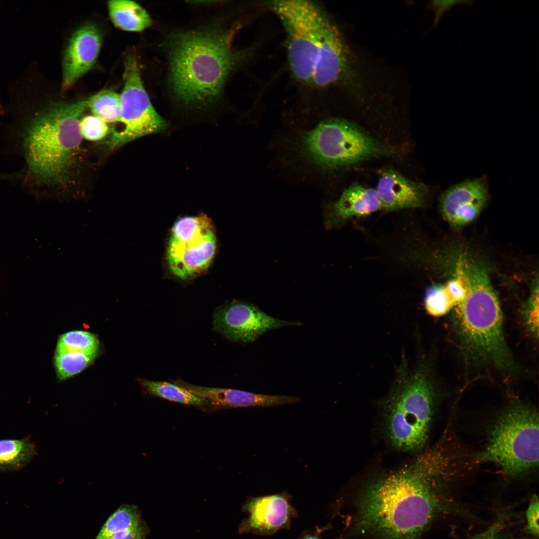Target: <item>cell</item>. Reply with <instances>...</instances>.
Returning <instances> with one entry per match:
<instances>
[{"mask_svg":"<svg viewBox=\"0 0 539 539\" xmlns=\"http://www.w3.org/2000/svg\"><path fill=\"white\" fill-rule=\"evenodd\" d=\"M470 468L461 445L442 436L411 464L372 479L354 502L351 533L376 539H420L452 510V486Z\"/></svg>","mask_w":539,"mask_h":539,"instance_id":"6da1fadb","label":"cell"},{"mask_svg":"<svg viewBox=\"0 0 539 539\" xmlns=\"http://www.w3.org/2000/svg\"><path fill=\"white\" fill-rule=\"evenodd\" d=\"M90 98L71 103L52 102L12 124L17 149L24 162L26 188L32 191L63 176L81 142L80 117Z\"/></svg>","mask_w":539,"mask_h":539,"instance_id":"7a4b0ae2","label":"cell"},{"mask_svg":"<svg viewBox=\"0 0 539 539\" xmlns=\"http://www.w3.org/2000/svg\"><path fill=\"white\" fill-rule=\"evenodd\" d=\"M233 32L219 28L183 31L171 36L170 78L173 93L185 105L202 107L220 94L239 59Z\"/></svg>","mask_w":539,"mask_h":539,"instance_id":"3957f363","label":"cell"},{"mask_svg":"<svg viewBox=\"0 0 539 539\" xmlns=\"http://www.w3.org/2000/svg\"><path fill=\"white\" fill-rule=\"evenodd\" d=\"M462 261L468 291L452 310V325L464 359L474 366L515 373L517 364L505 337L502 311L487 270L478 262Z\"/></svg>","mask_w":539,"mask_h":539,"instance_id":"277c9868","label":"cell"},{"mask_svg":"<svg viewBox=\"0 0 539 539\" xmlns=\"http://www.w3.org/2000/svg\"><path fill=\"white\" fill-rule=\"evenodd\" d=\"M438 399L431 370L423 361L413 369L404 359L383 403L384 427L391 444L403 451H416L426 445Z\"/></svg>","mask_w":539,"mask_h":539,"instance_id":"5b68a950","label":"cell"},{"mask_svg":"<svg viewBox=\"0 0 539 539\" xmlns=\"http://www.w3.org/2000/svg\"><path fill=\"white\" fill-rule=\"evenodd\" d=\"M539 414L530 404L510 403L493 420L476 463H491L507 476L520 478L539 465Z\"/></svg>","mask_w":539,"mask_h":539,"instance_id":"8992f818","label":"cell"},{"mask_svg":"<svg viewBox=\"0 0 539 539\" xmlns=\"http://www.w3.org/2000/svg\"><path fill=\"white\" fill-rule=\"evenodd\" d=\"M293 145L304 161L323 171L392 153L357 125L335 118L324 119L302 132Z\"/></svg>","mask_w":539,"mask_h":539,"instance_id":"52a82bcc","label":"cell"},{"mask_svg":"<svg viewBox=\"0 0 539 539\" xmlns=\"http://www.w3.org/2000/svg\"><path fill=\"white\" fill-rule=\"evenodd\" d=\"M270 6L286 33L288 60L293 76L301 83L310 84L320 28L327 15L307 0H275Z\"/></svg>","mask_w":539,"mask_h":539,"instance_id":"ba28073f","label":"cell"},{"mask_svg":"<svg viewBox=\"0 0 539 539\" xmlns=\"http://www.w3.org/2000/svg\"><path fill=\"white\" fill-rule=\"evenodd\" d=\"M217 249V239L211 220L204 214L178 219L168 242L169 268L176 277L191 279L206 271Z\"/></svg>","mask_w":539,"mask_h":539,"instance_id":"9c48e42d","label":"cell"},{"mask_svg":"<svg viewBox=\"0 0 539 539\" xmlns=\"http://www.w3.org/2000/svg\"><path fill=\"white\" fill-rule=\"evenodd\" d=\"M124 67V85L120 95V121L124 127L120 131L113 132L108 142L111 149L142 136L163 131L167 127V123L155 110L143 85L135 56H126Z\"/></svg>","mask_w":539,"mask_h":539,"instance_id":"30bf717a","label":"cell"},{"mask_svg":"<svg viewBox=\"0 0 539 539\" xmlns=\"http://www.w3.org/2000/svg\"><path fill=\"white\" fill-rule=\"evenodd\" d=\"M302 324L274 318L248 302L234 300L217 308L213 314L215 330L233 342H253L267 331Z\"/></svg>","mask_w":539,"mask_h":539,"instance_id":"8fae6325","label":"cell"},{"mask_svg":"<svg viewBox=\"0 0 539 539\" xmlns=\"http://www.w3.org/2000/svg\"><path fill=\"white\" fill-rule=\"evenodd\" d=\"M349 54L336 26L326 16L320 28L311 84L323 88L335 84L350 72Z\"/></svg>","mask_w":539,"mask_h":539,"instance_id":"7c38bea8","label":"cell"},{"mask_svg":"<svg viewBox=\"0 0 539 539\" xmlns=\"http://www.w3.org/2000/svg\"><path fill=\"white\" fill-rule=\"evenodd\" d=\"M489 198L487 180L483 177L466 180L447 189L439 200L440 212L452 226L470 223L485 207Z\"/></svg>","mask_w":539,"mask_h":539,"instance_id":"4fadbf2b","label":"cell"},{"mask_svg":"<svg viewBox=\"0 0 539 539\" xmlns=\"http://www.w3.org/2000/svg\"><path fill=\"white\" fill-rule=\"evenodd\" d=\"M102 44V35L95 25H84L75 31L64 52L62 88L70 87L94 65Z\"/></svg>","mask_w":539,"mask_h":539,"instance_id":"5bb4252c","label":"cell"},{"mask_svg":"<svg viewBox=\"0 0 539 539\" xmlns=\"http://www.w3.org/2000/svg\"><path fill=\"white\" fill-rule=\"evenodd\" d=\"M174 382L205 399L208 405L218 407H269L293 404L300 400L299 397L294 396L266 395L238 389L207 387L181 380Z\"/></svg>","mask_w":539,"mask_h":539,"instance_id":"9a60e30c","label":"cell"},{"mask_svg":"<svg viewBox=\"0 0 539 539\" xmlns=\"http://www.w3.org/2000/svg\"><path fill=\"white\" fill-rule=\"evenodd\" d=\"M375 189L382 209L387 212L422 207L429 193L425 184L409 179L392 169L381 173Z\"/></svg>","mask_w":539,"mask_h":539,"instance_id":"2e32d148","label":"cell"},{"mask_svg":"<svg viewBox=\"0 0 539 539\" xmlns=\"http://www.w3.org/2000/svg\"><path fill=\"white\" fill-rule=\"evenodd\" d=\"M381 209V202L375 189L354 183L337 201L327 205L324 223L328 229L336 228L351 217L368 215Z\"/></svg>","mask_w":539,"mask_h":539,"instance_id":"e0dca14e","label":"cell"},{"mask_svg":"<svg viewBox=\"0 0 539 539\" xmlns=\"http://www.w3.org/2000/svg\"><path fill=\"white\" fill-rule=\"evenodd\" d=\"M245 507L249 517L243 524L244 531L273 532L286 525L292 515L287 498L281 494L252 498Z\"/></svg>","mask_w":539,"mask_h":539,"instance_id":"ac0fdd59","label":"cell"},{"mask_svg":"<svg viewBox=\"0 0 539 539\" xmlns=\"http://www.w3.org/2000/svg\"><path fill=\"white\" fill-rule=\"evenodd\" d=\"M108 9L112 22L124 30L141 31L152 24L151 19L147 11L135 1L109 0Z\"/></svg>","mask_w":539,"mask_h":539,"instance_id":"d6986e66","label":"cell"},{"mask_svg":"<svg viewBox=\"0 0 539 539\" xmlns=\"http://www.w3.org/2000/svg\"><path fill=\"white\" fill-rule=\"evenodd\" d=\"M36 448L27 438L0 440V471H13L28 463L36 454Z\"/></svg>","mask_w":539,"mask_h":539,"instance_id":"ffe728a7","label":"cell"},{"mask_svg":"<svg viewBox=\"0 0 539 539\" xmlns=\"http://www.w3.org/2000/svg\"><path fill=\"white\" fill-rule=\"evenodd\" d=\"M140 382L146 392L151 395L188 405L202 407L208 405L205 399L175 383L146 379H141Z\"/></svg>","mask_w":539,"mask_h":539,"instance_id":"44dd1931","label":"cell"},{"mask_svg":"<svg viewBox=\"0 0 539 539\" xmlns=\"http://www.w3.org/2000/svg\"><path fill=\"white\" fill-rule=\"evenodd\" d=\"M142 522L140 511L135 505L123 504L109 516L94 539H108L115 533Z\"/></svg>","mask_w":539,"mask_h":539,"instance_id":"7402d4cb","label":"cell"},{"mask_svg":"<svg viewBox=\"0 0 539 539\" xmlns=\"http://www.w3.org/2000/svg\"><path fill=\"white\" fill-rule=\"evenodd\" d=\"M97 355L96 352L56 351L54 363L57 376L64 380L77 374L88 367Z\"/></svg>","mask_w":539,"mask_h":539,"instance_id":"603a6c76","label":"cell"},{"mask_svg":"<svg viewBox=\"0 0 539 539\" xmlns=\"http://www.w3.org/2000/svg\"><path fill=\"white\" fill-rule=\"evenodd\" d=\"M88 107L93 115L106 123L120 120V96L113 91L103 90L90 96Z\"/></svg>","mask_w":539,"mask_h":539,"instance_id":"cb8c5ba5","label":"cell"},{"mask_svg":"<svg viewBox=\"0 0 539 539\" xmlns=\"http://www.w3.org/2000/svg\"><path fill=\"white\" fill-rule=\"evenodd\" d=\"M424 305L427 313L433 317L445 315L456 306L447 283L429 287L425 294Z\"/></svg>","mask_w":539,"mask_h":539,"instance_id":"d4e9b609","label":"cell"},{"mask_svg":"<svg viewBox=\"0 0 539 539\" xmlns=\"http://www.w3.org/2000/svg\"><path fill=\"white\" fill-rule=\"evenodd\" d=\"M98 347L99 341L94 334L85 331L74 330L60 335L56 351L96 352Z\"/></svg>","mask_w":539,"mask_h":539,"instance_id":"484cf974","label":"cell"},{"mask_svg":"<svg viewBox=\"0 0 539 539\" xmlns=\"http://www.w3.org/2000/svg\"><path fill=\"white\" fill-rule=\"evenodd\" d=\"M522 318L525 327L532 337H539V287L535 285L522 310Z\"/></svg>","mask_w":539,"mask_h":539,"instance_id":"4316f807","label":"cell"},{"mask_svg":"<svg viewBox=\"0 0 539 539\" xmlns=\"http://www.w3.org/2000/svg\"><path fill=\"white\" fill-rule=\"evenodd\" d=\"M79 128L82 137L90 141L101 140L109 132L106 123L94 115H87L81 118Z\"/></svg>","mask_w":539,"mask_h":539,"instance_id":"83f0119b","label":"cell"},{"mask_svg":"<svg viewBox=\"0 0 539 539\" xmlns=\"http://www.w3.org/2000/svg\"><path fill=\"white\" fill-rule=\"evenodd\" d=\"M539 499L534 495L530 502L526 512L527 529L534 536L539 535Z\"/></svg>","mask_w":539,"mask_h":539,"instance_id":"f1b7e54d","label":"cell"},{"mask_svg":"<svg viewBox=\"0 0 539 539\" xmlns=\"http://www.w3.org/2000/svg\"><path fill=\"white\" fill-rule=\"evenodd\" d=\"M507 519L506 514H501L485 531L476 535L473 539H503L502 531Z\"/></svg>","mask_w":539,"mask_h":539,"instance_id":"f546056e","label":"cell"},{"mask_svg":"<svg viewBox=\"0 0 539 539\" xmlns=\"http://www.w3.org/2000/svg\"><path fill=\"white\" fill-rule=\"evenodd\" d=\"M146 528L142 522L133 528L117 532L108 539H145Z\"/></svg>","mask_w":539,"mask_h":539,"instance_id":"4dcf8cb0","label":"cell"},{"mask_svg":"<svg viewBox=\"0 0 539 539\" xmlns=\"http://www.w3.org/2000/svg\"><path fill=\"white\" fill-rule=\"evenodd\" d=\"M470 0H436L431 2V5L435 12V23H437L441 16L445 11L455 4L471 2Z\"/></svg>","mask_w":539,"mask_h":539,"instance_id":"1f68e13d","label":"cell"},{"mask_svg":"<svg viewBox=\"0 0 539 539\" xmlns=\"http://www.w3.org/2000/svg\"><path fill=\"white\" fill-rule=\"evenodd\" d=\"M304 539H321L318 538L316 537L309 536V537H306Z\"/></svg>","mask_w":539,"mask_h":539,"instance_id":"d6a6232c","label":"cell"}]
</instances>
